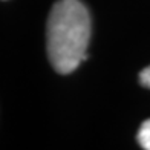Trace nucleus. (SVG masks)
Here are the masks:
<instances>
[{"label":"nucleus","instance_id":"nucleus-1","mask_svg":"<svg viewBox=\"0 0 150 150\" xmlns=\"http://www.w3.org/2000/svg\"><path fill=\"white\" fill-rule=\"evenodd\" d=\"M91 16L80 0H58L46 26L47 57L58 74H71L87 58Z\"/></svg>","mask_w":150,"mask_h":150},{"label":"nucleus","instance_id":"nucleus-3","mask_svg":"<svg viewBox=\"0 0 150 150\" xmlns=\"http://www.w3.org/2000/svg\"><path fill=\"white\" fill-rule=\"evenodd\" d=\"M139 83L144 87H147V89H150V66L144 67L139 72Z\"/></svg>","mask_w":150,"mask_h":150},{"label":"nucleus","instance_id":"nucleus-2","mask_svg":"<svg viewBox=\"0 0 150 150\" xmlns=\"http://www.w3.org/2000/svg\"><path fill=\"white\" fill-rule=\"evenodd\" d=\"M138 142L144 150H150V120H146L138 130Z\"/></svg>","mask_w":150,"mask_h":150}]
</instances>
